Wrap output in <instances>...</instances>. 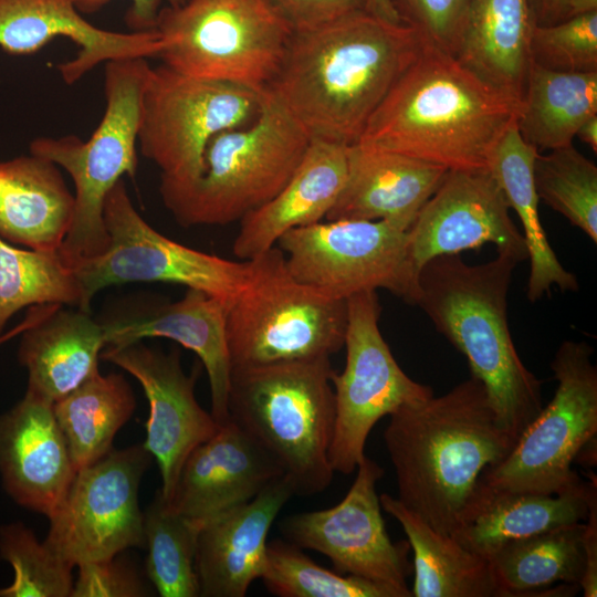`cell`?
I'll return each mask as SVG.
<instances>
[{
    "mask_svg": "<svg viewBox=\"0 0 597 597\" xmlns=\"http://www.w3.org/2000/svg\"><path fill=\"white\" fill-rule=\"evenodd\" d=\"M422 44L407 24L357 10L294 31L265 93L311 139L354 145Z\"/></svg>",
    "mask_w": 597,
    "mask_h": 597,
    "instance_id": "6da1fadb",
    "label": "cell"
},
{
    "mask_svg": "<svg viewBox=\"0 0 597 597\" xmlns=\"http://www.w3.org/2000/svg\"><path fill=\"white\" fill-rule=\"evenodd\" d=\"M384 441L397 499L447 535L459 528L472 506L483 472L515 443L473 376L442 396L399 407L389 415Z\"/></svg>",
    "mask_w": 597,
    "mask_h": 597,
    "instance_id": "7a4b0ae2",
    "label": "cell"
},
{
    "mask_svg": "<svg viewBox=\"0 0 597 597\" xmlns=\"http://www.w3.org/2000/svg\"><path fill=\"white\" fill-rule=\"evenodd\" d=\"M520 106L451 53L423 43L355 144L448 170L489 169Z\"/></svg>",
    "mask_w": 597,
    "mask_h": 597,
    "instance_id": "3957f363",
    "label": "cell"
},
{
    "mask_svg": "<svg viewBox=\"0 0 597 597\" xmlns=\"http://www.w3.org/2000/svg\"><path fill=\"white\" fill-rule=\"evenodd\" d=\"M519 263L504 253L473 265L460 254L433 258L418 273L413 301L465 356L514 441L543 408L542 381L523 364L509 328L507 293Z\"/></svg>",
    "mask_w": 597,
    "mask_h": 597,
    "instance_id": "277c9868",
    "label": "cell"
},
{
    "mask_svg": "<svg viewBox=\"0 0 597 597\" xmlns=\"http://www.w3.org/2000/svg\"><path fill=\"white\" fill-rule=\"evenodd\" d=\"M329 358L232 368L229 419L280 464L295 495L326 490L335 398Z\"/></svg>",
    "mask_w": 597,
    "mask_h": 597,
    "instance_id": "5b68a950",
    "label": "cell"
},
{
    "mask_svg": "<svg viewBox=\"0 0 597 597\" xmlns=\"http://www.w3.org/2000/svg\"><path fill=\"white\" fill-rule=\"evenodd\" d=\"M310 142L301 125L265 93L258 116L216 135L198 178L160 192L163 201L185 227L240 221L284 187Z\"/></svg>",
    "mask_w": 597,
    "mask_h": 597,
    "instance_id": "8992f818",
    "label": "cell"
},
{
    "mask_svg": "<svg viewBox=\"0 0 597 597\" xmlns=\"http://www.w3.org/2000/svg\"><path fill=\"white\" fill-rule=\"evenodd\" d=\"M150 70L146 57L106 62V108L91 137H38L30 144V154L63 168L75 186L73 221L57 251L69 266L108 245L104 201L124 175H136L142 102Z\"/></svg>",
    "mask_w": 597,
    "mask_h": 597,
    "instance_id": "52a82bcc",
    "label": "cell"
},
{
    "mask_svg": "<svg viewBox=\"0 0 597 597\" xmlns=\"http://www.w3.org/2000/svg\"><path fill=\"white\" fill-rule=\"evenodd\" d=\"M155 30L167 67L265 93L294 27L272 0H186L163 7Z\"/></svg>",
    "mask_w": 597,
    "mask_h": 597,
    "instance_id": "ba28073f",
    "label": "cell"
},
{
    "mask_svg": "<svg viewBox=\"0 0 597 597\" xmlns=\"http://www.w3.org/2000/svg\"><path fill=\"white\" fill-rule=\"evenodd\" d=\"M248 262V281L227 316L232 368L329 358L342 349L347 300L298 282L276 245Z\"/></svg>",
    "mask_w": 597,
    "mask_h": 597,
    "instance_id": "9c48e42d",
    "label": "cell"
},
{
    "mask_svg": "<svg viewBox=\"0 0 597 597\" xmlns=\"http://www.w3.org/2000/svg\"><path fill=\"white\" fill-rule=\"evenodd\" d=\"M586 342L565 341L551 363L552 400L523 430L509 454L480 482L492 490L559 494L584 481L573 471L597 436V368Z\"/></svg>",
    "mask_w": 597,
    "mask_h": 597,
    "instance_id": "30bf717a",
    "label": "cell"
},
{
    "mask_svg": "<svg viewBox=\"0 0 597 597\" xmlns=\"http://www.w3.org/2000/svg\"><path fill=\"white\" fill-rule=\"evenodd\" d=\"M265 93L221 81L151 67L142 102L138 145L161 171L159 191L198 178L209 142L243 127L260 113Z\"/></svg>",
    "mask_w": 597,
    "mask_h": 597,
    "instance_id": "8fae6325",
    "label": "cell"
},
{
    "mask_svg": "<svg viewBox=\"0 0 597 597\" xmlns=\"http://www.w3.org/2000/svg\"><path fill=\"white\" fill-rule=\"evenodd\" d=\"M106 250L71 265L82 290L81 310L90 312L94 295L114 284L174 283L233 302L249 276V262L209 254L159 233L135 209L121 179L104 201Z\"/></svg>",
    "mask_w": 597,
    "mask_h": 597,
    "instance_id": "7c38bea8",
    "label": "cell"
},
{
    "mask_svg": "<svg viewBox=\"0 0 597 597\" xmlns=\"http://www.w3.org/2000/svg\"><path fill=\"white\" fill-rule=\"evenodd\" d=\"M276 247L301 283L337 300L384 289L413 304L408 230L384 220H333L291 229Z\"/></svg>",
    "mask_w": 597,
    "mask_h": 597,
    "instance_id": "4fadbf2b",
    "label": "cell"
},
{
    "mask_svg": "<svg viewBox=\"0 0 597 597\" xmlns=\"http://www.w3.org/2000/svg\"><path fill=\"white\" fill-rule=\"evenodd\" d=\"M376 291L347 298L346 364L333 371L335 426L329 449L334 472L350 474L365 457L374 426L406 404L433 396L430 386L411 379L398 365L379 329Z\"/></svg>",
    "mask_w": 597,
    "mask_h": 597,
    "instance_id": "5bb4252c",
    "label": "cell"
},
{
    "mask_svg": "<svg viewBox=\"0 0 597 597\" xmlns=\"http://www.w3.org/2000/svg\"><path fill=\"white\" fill-rule=\"evenodd\" d=\"M153 457L144 444L112 449L80 469L49 519L45 542L74 567L144 545L138 491Z\"/></svg>",
    "mask_w": 597,
    "mask_h": 597,
    "instance_id": "9a60e30c",
    "label": "cell"
},
{
    "mask_svg": "<svg viewBox=\"0 0 597 597\" xmlns=\"http://www.w3.org/2000/svg\"><path fill=\"white\" fill-rule=\"evenodd\" d=\"M356 470V478L339 503L285 516L279 523L280 532L300 548L325 555L337 573L387 587L396 597H411L407 586L412 569L407 558L409 543L391 542L376 492L383 468L365 455Z\"/></svg>",
    "mask_w": 597,
    "mask_h": 597,
    "instance_id": "2e32d148",
    "label": "cell"
},
{
    "mask_svg": "<svg viewBox=\"0 0 597 597\" xmlns=\"http://www.w3.org/2000/svg\"><path fill=\"white\" fill-rule=\"evenodd\" d=\"M509 209L489 169L449 170L408 230V258L417 277L433 258L460 254L486 243L519 262L527 259L523 234Z\"/></svg>",
    "mask_w": 597,
    "mask_h": 597,
    "instance_id": "e0dca14e",
    "label": "cell"
},
{
    "mask_svg": "<svg viewBox=\"0 0 597 597\" xmlns=\"http://www.w3.org/2000/svg\"><path fill=\"white\" fill-rule=\"evenodd\" d=\"M101 358L135 377L149 404L144 447L157 461L161 495L169 501L191 451L212 437L219 423L195 395L196 375H187L177 348L164 353L137 342L106 346Z\"/></svg>",
    "mask_w": 597,
    "mask_h": 597,
    "instance_id": "ac0fdd59",
    "label": "cell"
},
{
    "mask_svg": "<svg viewBox=\"0 0 597 597\" xmlns=\"http://www.w3.org/2000/svg\"><path fill=\"white\" fill-rule=\"evenodd\" d=\"M231 304L203 291L187 289L178 301L123 307L98 321L105 331L106 346L164 337L196 353L208 375L211 413L221 425L229 419L232 365L227 316Z\"/></svg>",
    "mask_w": 597,
    "mask_h": 597,
    "instance_id": "d6986e66",
    "label": "cell"
},
{
    "mask_svg": "<svg viewBox=\"0 0 597 597\" xmlns=\"http://www.w3.org/2000/svg\"><path fill=\"white\" fill-rule=\"evenodd\" d=\"M77 46L75 57L57 66L66 84H73L102 62L128 57H157L158 32H116L90 23L76 0H0V49L10 54H31L56 38Z\"/></svg>",
    "mask_w": 597,
    "mask_h": 597,
    "instance_id": "ffe728a7",
    "label": "cell"
},
{
    "mask_svg": "<svg viewBox=\"0 0 597 597\" xmlns=\"http://www.w3.org/2000/svg\"><path fill=\"white\" fill-rule=\"evenodd\" d=\"M283 471L276 460L231 419L187 457L170 507L200 527L247 503Z\"/></svg>",
    "mask_w": 597,
    "mask_h": 597,
    "instance_id": "44dd1931",
    "label": "cell"
},
{
    "mask_svg": "<svg viewBox=\"0 0 597 597\" xmlns=\"http://www.w3.org/2000/svg\"><path fill=\"white\" fill-rule=\"evenodd\" d=\"M0 474L19 505L46 517L60 505L76 470L51 401L25 391L0 416Z\"/></svg>",
    "mask_w": 597,
    "mask_h": 597,
    "instance_id": "7402d4cb",
    "label": "cell"
},
{
    "mask_svg": "<svg viewBox=\"0 0 597 597\" xmlns=\"http://www.w3.org/2000/svg\"><path fill=\"white\" fill-rule=\"evenodd\" d=\"M295 495L283 474L251 501L203 523L196 544L199 596L244 597L260 579L269 531L286 502Z\"/></svg>",
    "mask_w": 597,
    "mask_h": 597,
    "instance_id": "603a6c76",
    "label": "cell"
},
{
    "mask_svg": "<svg viewBox=\"0 0 597 597\" xmlns=\"http://www.w3.org/2000/svg\"><path fill=\"white\" fill-rule=\"evenodd\" d=\"M448 171L412 157L350 145L345 184L325 219L384 220L409 230Z\"/></svg>",
    "mask_w": 597,
    "mask_h": 597,
    "instance_id": "cb8c5ba5",
    "label": "cell"
},
{
    "mask_svg": "<svg viewBox=\"0 0 597 597\" xmlns=\"http://www.w3.org/2000/svg\"><path fill=\"white\" fill-rule=\"evenodd\" d=\"M350 145L311 139L284 187L240 220L232 251L250 260L276 245L291 229L326 218L345 184Z\"/></svg>",
    "mask_w": 597,
    "mask_h": 597,
    "instance_id": "d4e9b609",
    "label": "cell"
},
{
    "mask_svg": "<svg viewBox=\"0 0 597 597\" xmlns=\"http://www.w3.org/2000/svg\"><path fill=\"white\" fill-rule=\"evenodd\" d=\"M595 501V482L584 481L559 494L492 490L480 482L472 506L451 536L488 558L506 543L585 522Z\"/></svg>",
    "mask_w": 597,
    "mask_h": 597,
    "instance_id": "484cf974",
    "label": "cell"
},
{
    "mask_svg": "<svg viewBox=\"0 0 597 597\" xmlns=\"http://www.w3.org/2000/svg\"><path fill=\"white\" fill-rule=\"evenodd\" d=\"M536 25L533 0H469L453 55L521 105Z\"/></svg>",
    "mask_w": 597,
    "mask_h": 597,
    "instance_id": "4316f807",
    "label": "cell"
},
{
    "mask_svg": "<svg viewBox=\"0 0 597 597\" xmlns=\"http://www.w3.org/2000/svg\"><path fill=\"white\" fill-rule=\"evenodd\" d=\"M21 335L18 354L28 370L27 391L52 404L100 371L106 337L90 312L56 305Z\"/></svg>",
    "mask_w": 597,
    "mask_h": 597,
    "instance_id": "83f0119b",
    "label": "cell"
},
{
    "mask_svg": "<svg viewBox=\"0 0 597 597\" xmlns=\"http://www.w3.org/2000/svg\"><path fill=\"white\" fill-rule=\"evenodd\" d=\"M74 193L57 166L30 154L0 163V237L57 252L73 221Z\"/></svg>",
    "mask_w": 597,
    "mask_h": 597,
    "instance_id": "f1b7e54d",
    "label": "cell"
},
{
    "mask_svg": "<svg viewBox=\"0 0 597 597\" xmlns=\"http://www.w3.org/2000/svg\"><path fill=\"white\" fill-rule=\"evenodd\" d=\"M379 502L402 526L413 552L412 596L504 597L488 558L433 530L397 498L383 493Z\"/></svg>",
    "mask_w": 597,
    "mask_h": 597,
    "instance_id": "f546056e",
    "label": "cell"
},
{
    "mask_svg": "<svg viewBox=\"0 0 597 597\" xmlns=\"http://www.w3.org/2000/svg\"><path fill=\"white\" fill-rule=\"evenodd\" d=\"M538 154L523 140L514 122L499 142L489 164L509 207L522 222L530 258L527 298L531 302L549 294L553 286H558L562 292L578 290L576 276L561 264L540 220V199L533 175Z\"/></svg>",
    "mask_w": 597,
    "mask_h": 597,
    "instance_id": "4dcf8cb0",
    "label": "cell"
},
{
    "mask_svg": "<svg viewBox=\"0 0 597 597\" xmlns=\"http://www.w3.org/2000/svg\"><path fill=\"white\" fill-rule=\"evenodd\" d=\"M585 522L506 543L489 557L504 597L568 596L585 570Z\"/></svg>",
    "mask_w": 597,
    "mask_h": 597,
    "instance_id": "1f68e13d",
    "label": "cell"
},
{
    "mask_svg": "<svg viewBox=\"0 0 597 597\" xmlns=\"http://www.w3.org/2000/svg\"><path fill=\"white\" fill-rule=\"evenodd\" d=\"M595 115L597 72H558L531 62L515 118L525 143L540 154L573 145L578 128Z\"/></svg>",
    "mask_w": 597,
    "mask_h": 597,
    "instance_id": "d6a6232c",
    "label": "cell"
},
{
    "mask_svg": "<svg viewBox=\"0 0 597 597\" xmlns=\"http://www.w3.org/2000/svg\"><path fill=\"white\" fill-rule=\"evenodd\" d=\"M135 407L136 399L125 377L100 371L53 404L76 471L113 449L117 431Z\"/></svg>",
    "mask_w": 597,
    "mask_h": 597,
    "instance_id": "836d02e7",
    "label": "cell"
},
{
    "mask_svg": "<svg viewBox=\"0 0 597 597\" xmlns=\"http://www.w3.org/2000/svg\"><path fill=\"white\" fill-rule=\"evenodd\" d=\"M82 290L59 252L22 250L0 237V333L18 311L41 304L81 308Z\"/></svg>",
    "mask_w": 597,
    "mask_h": 597,
    "instance_id": "e575fe53",
    "label": "cell"
},
{
    "mask_svg": "<svg viewBox=\"0 0 597 597\" xmlns=\"http://www.w3.org/2000/svg\"><path fill=\"white\" fill-rule=\"evenodd\" d=\"M147 576L161 597H197L196 544L200 526L175 512L157 491L143 513Z\"/></svg>",
    "mask_w": 597,
    "mask_h": 597,
    "instance_id": "d590c367",
    "label": "cell"
},
{
    "mask_svg": "<svg viewBox=\"0 0 597 597\" xmlns=\"http://www.w3.org/2000/svg\"><path fill=\"white\" fill-rule=\"evenodd\" d=\"M260 579L279 597H396L368 579L322 567L284 538L268 542Z\"/></svg>",
    "mask_w": 597,
    "mask_h": 597,
    "instance_id": "8d00e7d4",
    "label": "cell"
},
{
    "mask_svg": "<svg viewBox=\"0 0 597 597\" xmlns=\"http://www.w3.org/2000/svg\"><path fill=\"white\" fill-rule=\"evenodd\" d=\"M538 199L597 243V167L573 145L538 154L533 168Z\"/></svg>",
    "mask_w": 597,
    "mask_h": 597,
    "instance_id": "74e56055",
    "label": "cell"
},
{
    "mask_svg": "<svg viewBox=\"0 0 597 597\" xmlns=\"http://www.w3.org/2000/svg\"><path fill=\"white\" fill-rule=\"evenodd\" d=\"M0 556L13 568L0 597H71L74 566L22 523L0 530Z\"/></svg>",
    "mask_w": 597,
    "mask_h": 597,
    "instance_id": "f35d334b",
    "label": "cell"
},
{
    "mask_svg": "<svg viewBox=\"0 0 597 597\" xmlns=\"http://www.w3.org/2000/svg\"><path fill=\"white\" fill-rule=\"evenodd\" d=\"M531 62L568 73L597 72V11L564 21L536 25Z\"/></svg>",
    "mask_w": 597,
    "mask_h": 597,
    "instance_id": "ab89813d",
    "label": "cell"
},
{
    "mask_svg": "<svg viewBox=\"0 0 597 597\" xmlns=\"http://www.w3.org/2000/svg\"><path fill=\"white\" fill-rule=\"evenodd\" d=\"M423 43L453 55L469 0H390Z\"/></svg>",
    "mask_w": 597,
    "mask_h": 597,
    "instance_id": "60d3db41",
    "label": "cell"
},
{
    "mask_svg": "<svg viewBox=\"0 0 597 597\" xmlns=\"http://www.w3.org/2000/svg\"><path fill=\"white\" fill-rule=\"evenodd\" d=\"M71 597H142L149 595L142 579L117 556L76 566Z\"/></svg>",
    "mask_w": 597,
    "mask_h": 597,
    "instance_id": "b9f144b4",
    "label": "cell"
},
{
    "mask_svg": "<svg viewBox=\"0 0 597 597\" xmlns=\"http://www.w3.org/2000/svg\"><path fill=\"white\" fill-rule=\"evenodd\" d=\"M295 31L315 28L347 13L366 10L367 0H272Z\"/></svg>",
    "mask_w": 597,
    "mask_h": 597,
    "instance_id": "7bdbcfd3",
    "label": "cell"
},
{
    "mask_svg": "<svg viewBox=\"0 0 597 597\" xmlns=\"http://www.w3.org/2000/svg\"><path fill=\"white\" fill-rule=\"evenodd\" d=\"M111 0H76V8L82 14L95 13ZM186 0H130L125 21L132 31H149L156 27L163 3L166 7H178Z\"/></svg>",
    "mask_w": 597,
    "mask_h": 597,
    "instance_id": "ee69618b",
    "label": "cell"
},
{
    "mask_svg": "<svg viewBox=\"0 0 597 597\" xmlns=\"http://www.w3.org/2000/svg\"><path fill=\"white\" fill-rule=\"evenodd\" d=\"M585 570L580 589L585 597L597 596V501L589 510L584 531Z\"/></svg>",
    "mask_w": 597,
    "mask_h": 597,
    "instance_id": "f6af8a7d",
    "label": "cell"
},
{
    "mask_svg": "<svg viewBox=\"0 0 597 597\" xmlns=\"http://www.w3.org/2000/svg\"><path fill=\"white\" fill-rule=\"evenodd\" d=\"M567 0H533L538 25L554 24L565 20Z\"/></svg>",
    "mask_w": 597,
    "mask_h": 597,
    "instance_id": "bcb514c9",
    "label": "cell"
},
{
    "mask_svg": "<svg viewBox=\"0 0 597 597\" xmlns=\"http://www.w3.org/2000/svg\"><path fill=\"white\" fill-rule=\"evenodd\" d=\"M46 314V310L43 306L36 305L31 306L24 317V320L18 324L11 331L0 335V345L11 337H14L19 334H21L23 331H25L31 325L39 322L44 315Z\"/></svg>",
    "mask_w": 597,
    "mask_h": 597,
    "instance_id": "7dc6e473",
    "label": "cell"
},
{
    "mask_svg": "<svg viewBox=\"0 0 597 597\" xmlns=\"http://www.w3.org/2000/svg\"><path fill=\"white\" fill-rule=\"evenodd\" d=\"M366 10L383 20L402 23L390 0H367Z\"/></svg>",
    "mask_w": 597,
    "mask_h": 597,
    "instance_id": "c3c4849f",
    "label": "cell"
},
{
    "mask_svg": "<svg viewBox=\"0 0 597 597\" xmlns=\"http://www.w3.org/2000/svg\"><path fill=\"white\" fill-rule=\"evenodd\" d=\"M576 136L597 151V115L588 118L577 130Z\"/></svg>",
    "mask_w": 597,
    "mask_h": 597,
    "instance_id": "681fc988",
    "label": "cell"
},
{
    "mask_svg": "<svg viewBox=\"0 0 597 597\" xmlns=\"http://www.w3.org/2000/svg\"><path fill=\"white\" fill-rule=\"evenodd\" d=\"M597 11V0H567L565 20Z\"/></svg>",
    "mask_w": 597,
    "mask_h": 597,
    "instance_id": "f907efd6",
    "label": "cell"
}]
</instances>
